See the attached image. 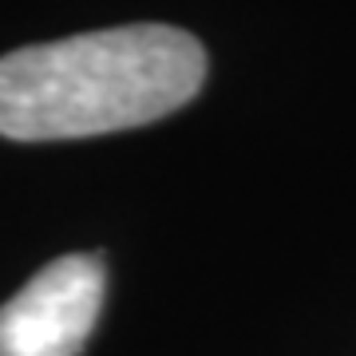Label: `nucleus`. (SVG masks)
<instances>
[{
    "instance_id": "1",
    "label": "nucleus",
    "mask_w": 356,
    "mask_h": 356,
    "mask_svg": "<svg viewBox=\"0 0 356 356\" xmlns=\"http://www.w3.org/2000/svg\"><path fill=\"white\" fill-rule=\"evenodd\" d=\"M206 83V48L170 24H127L0 56V135L91 139L154 123Z\"/></svg>"
},
{
    "instance_id": "2",
    "label": "nucleus",
    "mask_w": 356,
    "mask_h": 356,
    "mask_svg": "<svg viewBox=\"0 0 356 356\" xmlns=\"http://www.w3.org/2000/svg\"><path fill=\"white\" fill-rule=\"evenodd\" d=\"M107 269L95 254L48 261L0 305V356H79L103 313Z\"/></svg>"
}]
</instances>
